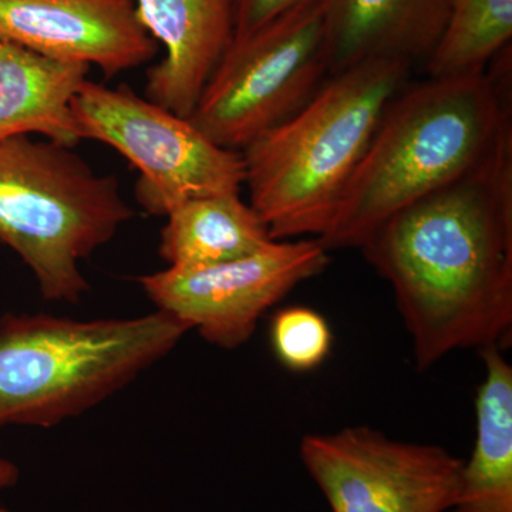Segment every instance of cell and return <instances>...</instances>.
<instances>
[{
  "label": "cell",
  "instance_id": "9",
  "mask_svg": "<svg viewBox=\"0 0 512 512\" xmlns=\"http://www.w3.org/2000/svg\"><path fill=\"white\" fill-rule=\"evenodd\" d=\"M299 453L332 512H446L463 466L443 447L366 426L308 434Z\"/></svg>",
  "mask_w": 512,
  "mask_h": 512
},
{
  "label": "cell",
  "instance_id": "13",
  "mask_svg": "<svg viewBox=\"0 0 512 512\" xmlns=\"http://www.w3.org/2000/svg\"><path fill=\"white\" fill-rule=\"evenodd\" d=\"M90 69L0 39V141L42 134L52 143L76 147L82 136L72 101Z\"/></svg>",
  "mask_w": 512,
  "mask_h": 512
},
{
  "label": "cell",
  "instance_id": "3",
  "mask_svg": "<svg viewBox=\"0 0 512 512\" xmlns=\"http://www.w3.org/2000/svg\"><path fill=\"white\" fill-rule=\"evenodd\" d=\"M414 66L366 60L332 74L301 110L241 151L249 204L272 239L320 238L384 111Z\"/></svg>",
  "mask_w": 512,
  "mask_h": 512
},
{
  "label": "cell",
  "instance_id": "8",
  "mask_svg": "<svg viewBox=\"0 0 512 512\" xmlns=\"http://www.w3.org/2000/svg\"><path fill=\"white\" fill-rule=\"evenodd\" d=\"M329 261L318 239H286L222 264L168 266L140 276L138 284L157 311L229 350L247 343L268 309L322 274Z\"/></svg>",
  "mask_w": 512,
  "mask_h": 512
},
{
  "label": "cell",
  "instance_id": "15",
  "mask_svg": "<svg viewBox=\"0 0 512 512\" xmlns=\"http://www.w3.org/2000/svg\"><path fill=\"white\" fill-rule=\"evenodd\" d=\"M264 220L238 194L184 202L167 215L158 254L170 266L222 264L271 244Z\"/></svg>",
  "mask_w": 512,
  "mask_h": 512
},
{
  "label": "cell",
  "instance_id": "5",
  "mask_svg": "<svg viewBox=\"0 0 512 512\" xmlns=\"http://www.w3.org/2000/svg\"><path fill=\"white\" fill-rule=\"evenodd\" d=\"M133 215L119 180L72 148L29 136L0 141V242L29 266L46 301L80 302L90 289L80 262Z\"/></svg>",
  "mask_w": 512,
  "mask_h": 512
},
{
  "label": "cell",
  "instance_id": "11",
  "mask_svg": "<svg viewBox=\"0 0 512 512\" xmlns=\"http://www.w3.org/2000/svg\"><path fill=\"white\" fill-rule=\"evenodd\" d=\"M136 9L164 46L161 62L148 69L146 99L188 119L234 39V0H136Z\"/></svg>",
  "mask_w": 512,
  "mask_h": 512
},
{
  "label": "cell",
  "instance_id": "16",
  "mask_svg": "<svg viewBox=\"0 0 512 512\" xmlns=\"http://www.w3.org/2000/svg\"><path fill=\"white\" fill-rule=\"evenodd\" d=\"M512 0H451L446 29L427 62V76L485 72L511 49Z\"/></svg>",
  "mask_w": 512,
  "mask_h": 512
},
{
  "label": "cell",
  "instance_id": "7",
  "mask_svg": "<svg viewBox=\"0 0 512 512\" xmlns=\"http://www.w3.org/2000/svg\"><path fill=\"white\" fill-rule=\"evenodd\" d=\"M82 140L119 151L137 168L138 204L167 217L184 202L238 194L245 184L241 151L220 147L187 117L177 116L131 87L86 80L72 101Z\"/></svg>",
  "mask_w": 512,
  "mask_h": 512
},
{
  "label": "cell",
  "instance_id": "6",
  "mask_svg": "<svg viewBox=\"0 0 512 512\" xmlns=\"http://www.w3.org/2000/svg\"><path fill=\"white\" fill-rule=\"evenodd\" d=\"M329 77L322 0H308L234 37L188 120L218 146L242 151L301 110Z\"/></svg>",
  "mask_w": 512,
  "mask_h": 512
},
{
  "label": "cell",
  "instance_id": "4",
  "mask_svg": "<svg viewBox=\"0 0 512 512\" xmlns=\"http://www.w3.org/2000/svg\"><path fill=\"white\" fill-rule=\"evenodd\" d=\"M156 311L131 319L0 318V429H50L103 403L190 332Z\"/></svg>",
  "mask_w": 512,
  "mask_h": 512
},
{
  "label": "cell",
  "instance_id": "10",
  "mask_svg": "<svg viewBox=\"0 0 512 512\" xmlns=\"http://www.w3.org/2000/svg\"><path fill=\"white\" fill-rule=\"evenodd\" d=\"M0 39L99 67L107 79L150 63L160 50L136 0H0Z\"/></svg>",
  "mask_w": 512,
  "mask_h": 512
},
{
  "label": "cell",
  "instance_id": "2",
  "mask_svg": "<svg viewBox=\"0 0 512 512\" xmlns=\"http://www.w3.org/2000/svg\"><path fill=\"white\" fill-rule=\"evenodd\" d=\"M510 49L485 72L407 83L384 111L343 192L328 251L360 248L377 227L483 164L512 137Z\"/></svg>",
  "mask_w": 512,
  "mask_h": 512
},
{
  "label": "cell",
  "instance_id": "19",
  "mask_svg": "<svg viewBox=\"0 0 512 512\" xmlns=\"http://www.w3.org/2000/svg\"><path fill=\"white\" fill-rule=\"evenodd\" d=\"M19 481V468L12 460L0 457V495L9 488L15 487ZM0 512H12L0 500Z\"/></svg>",
  "mask_w": 512,
  "mask_h": 512
},
{
  "label": "cell",
  "instance_id": "14",
  "mask_svg": "<svg viewBox=\"0 0 512 512\" xmlns=\"http://www.w3.org/2000/svg\"><path fill=\"white\" fill-rule=\"evenodd\" d=\"M478 353L485 376L476 396V444L446 512H512V367L501 349Z\"/></svg>",
  "mask_w": 512,
  "mask_h": 512
},
{
  "label": "cell",
  "instance_id": "17",
  "mask_svg": "<svg viewBox=\"0 0 512 512\" xmlns=\"http://www.w3.org/2000/svg\"><path fill=\"white\" fill-rule=\"evenodd\" d=\"M271 343L279 362L292 372H309L325 362L333 336L328 320L315 309L289 306L276 312Z\"/></svg>",
  "mask_w": 512,
  "mask_h": 512
},
{
  "label": "cell",
  "instance_id": "12",
  "mask_svg": "<svg viewBox=\"0 0 512 512\" xmlns=\"http://www.w3.org/2000/svg\"><path fill=\"white\" fill-rule=\"evenodd\" d=\"M451 0H322L330 76L366 60L417 66L436 49Z\"/></svg>",
  "mask_w": 512,
  "mask_h": 512
},
{
  "label": "cell",
  "instance_id": "18",
  "mask_svg": "<svg viewBox=\"0 0 512 512\" xmlns=\"http://www.w3.org/2000/svg\"><path fill=\"white\" fill-rule=\"evenodd\" d=\"M308 0H234V37H244Z\"/></svg>",
  "mask_w": 512,
  "mask_h": 512
},
{
  "label": "cell",
  "instance_id": "1",
  "mask_svg": "<svg viewBox=\"0 0 512 512\" xmlns=\"http://www.w3.org/2000/svg\"><path fill=\"white\" fill-rule=\"evenodd\" d=\"M392 285L427 370L512 335V137L483 164L377 227L359 248Z\"/></svg>",
  "mask_w": 512,
  "mask_h": 512
}]
</instances>
